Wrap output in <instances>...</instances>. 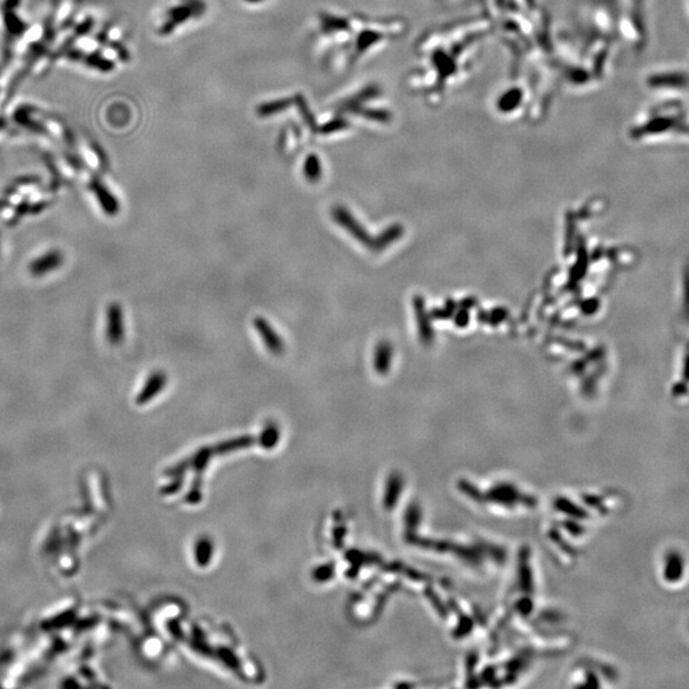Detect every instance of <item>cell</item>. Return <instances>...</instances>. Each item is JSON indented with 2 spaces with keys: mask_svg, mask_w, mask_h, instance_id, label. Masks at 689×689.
Instances as JSON below:
<instances>
[{
  "mask_svg": "<svg viewBox=\"0 0 689 689\" xmlns=\"http://www.w3.org/2000/svg\"><path fill=\"white\" fill-rule=\"evenodd\" d=\"M489 18H475L430 31L417 43L410 84L428 103H440L470 75L482 43L491 32Z\"/></svg>",
  "mask_w": 689,
  "mask_h": 689,
  "instance_id": "cell-1",
  "label": "cell"
},
{
  "mask_svg": "<svg viewBox=\"0 0 689 689\" xmlns=\"http://www.w3.org/2000/svg\"><path fill=\"white\" fill-rule=\"evenodd\" d=\"M126 336L124 311L118 303H112L106 313V337L112 345H119Z\"/></svg>",
  "mask_w": 689,
  "mask_h": 689,
  "instance_id": "cell-2",
  "label": "cell"
},
{
  "mask_svg": "<svg viewBox=\"0 0 689 689\" xmlns=\"http://www.w3.org/2000/svg\"><path fill=\"white\" fill-rule=\"evenodd\" d=\"M253 327L257 329V332L260 336L265 346L268 351L274 356H281L285 351V342L282 340L281 336L277 334V331L267 319L263 317H257L253 319Z\"/></svg>",
  "mask_w": 689,
  "mask_h": 689,
  "instance_id": "cell-3",
  "label": "cell"
},
{
  "mask_svg": "<svg viewBox=\"0 0 689 689\" xmlns=\"http://www.w3.org/2000/svg\"><path fill=\"white\" fill-rule=\"evenodd\" d=\"M168 385V376L166 373L163 371H152L149 374V378L146 380L145 385L142 387L141 391L138 393L137 396V402L138 405H145L149 401L155 399L156 396L158 393L163 391V388Z\"/></svg>",
  "mask_w": 689,
  "mask_h": 689,
  "instance_id": "cell-4",
  "label": "cell"
},
{
  "mask_svg": "<svg viewBox=\"0 0 689 689\" xmlns=\"http://www.w3.org/2000/svg\"><path fill=\"white\" fill-rule=\"evenodd\" d=\"M63 263V254L59 251H50L38 257L30 265V272L35 277H41L58 269Z\"/></svg>",
  "mask_w": 689,
  "mask_h": 689,
  "instance_id": "cell-5",
  "label": "cell"
},
{
  "mask_svg": "<svg viewBox=\"0 0 689 689\" xmlns=\"http://www.w3.org/2000/svg\"><path fill=\"white\" fill-rule=\"evenodd\" d=\"M331 215H332L334 223H339L343 229H346V231H348L350 234H353L354 237H357L362 242L366 240V234L360 228V225L356 223L355 218L351 216L346 208L342 207V206H334L331 211Z\"/></svg>",
  "mask_w": 689,
  "mask_h": 689,
  "instance_id": "cell-6",
  "label": "cell"
},
{
  "mask_svg": "<svg viewBox=\"0 0 689 689\" xmlns=\"http://www.w3.org/2000/svg\"><path fill=\"white\" fill-rule=\"evenodd\" d=\"M96 195L101 207L108 215H117L119 212V202L105 186L96 188Z\"/></svg>",
  "mask_w": 689,
  "mask_h": 689,
  "instance_id": "cell-7",
  "label": "cell"
},
{
  "mask_svg": "<svg viewBox=\"0 0 689 689\" xmlns=\"http://www.w3.org/2000/svg\"><path fill=\"white\" fill-rule=\"evenodd\" d=\"M304 177L311 183H317L322 177V165L319 161L318 156H308V158L304 163Z\"/></svg>",
  "mask_w": 689,
  "mask_h": 689,
  "instance_id": "cell-8",
  "label": "cell"
}]
</instances>
